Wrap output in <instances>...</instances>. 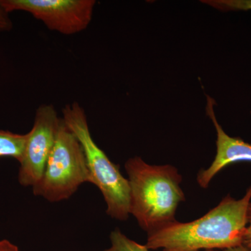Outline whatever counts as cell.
Segmentation results:
<instances>
[{
	"label": "cell",
	"mask_w": 251,
	"mask_h": 251,
	"mask_svg": "<svg viewBox=\"0 0 251 251\" xmlns=\"http://www.w3.org/2000/svg\"><path fill=\"white\" fill-rule=\"evenodd\" d=\"M251 202V186L244 197L227 195L202 217L188 223L175 221L148 234L150 251L221 250L242 245Z\"/></svg>",
	"instance_id": "1"
},
{
	"label": "cell",
	"mask_w": 251,
	"mask_h": 251,
	"mask_svg": "<svg viewBox=\"0 0 251 251\" xmlns=\"http://www.w3.org/2000/svg\"><path fill=\"white\" fill-rule=\"evenodd\" d=\"M125 170L130 184V214L144 231L150 234L176 221V209L186 198L182 176L175 167L148 164L135 156L127 160Z\"/></svg>",
	"instance_id": "2"
},
{
	"label": "cell",
	"mask_w": 251,
	"mask_h": 251,
	"mask_svg": "<svg viewBox=\"0 0 251 251\" xmlns=\"http://www.w3.org/2000/svg\"><path fill=\"white\" fill-rule=\"evenodd\" d=\"M63 121L78 140L90 171L92 183L99 188L106 203L107 214L126 221L130 215V189L128 179L120 166L110 161L91 135L85 110L77 102L67 104L62 110Z\"/></svg>",
	"instance_id": "3"
},
{
	"label": "cell",
	"mask_w": 251,
	"mask_h": 251,
	"mask_svg": "<svg viewBox=\"0 0 251 251\" xmlns=\"http://www.w3.org/2000/svg\"><path fill=\"white\" fill-rule=\"evenodd\" d=\"M85 183H92V179L83 150L61 119L53 148L33 193L50 202H60L72 197Z\"/></svg>",
	"instance_id": "4"
},
{
	"label": "cell",
	"mask_w": 251,
	"mask_h": 251,
	"mask_svg": "<svg viewBox=\"0 0 251 251\" xmlns=\"http://www.w3.org/2000/svg\"><path fill=\"white\" fill-rule=\"evenodd\" d=\"M8 13L22 11L41 21L50 30L73 35L92 21L95 0H0Z\"/></svg>",
	"instance_id": "5"
},
{
	"label": "cell",
	"mask_w": 251,
	"mask_h": 251,
	"mask_svg": "<svg viewBox=\"0 0 251 251\" xmlns=\"http://www.w3.org/2000/svg\"><path fill=\"white\" fill-rule=\"evenodd\" d=\"M60 122L55 108L50 104H43L36 110L34 125L28 133L25 151L20 163V184L34 188L41 181Z\"/></svg>",
	"instance_id": "6"
},
{
	"label": "cell",
	"mask_w": 251,
	"mask_h": 251,
	"mask_svg": "<svg viewBox=\"0 0 251 251\" xmlns=\"http://www.w3.org/2000/svg\"><path fill=\"white\" fill-rule=\"evenodd\" d=\"M214 105V100L208 97L206 112L215 126L217 140L214 161L207 169L202 170L198 174V184L202 188H207L213 178L226 167L237 162H251V144L241 138L229 136L224 131L216 120Z\"/></svg>",
	"instance_id": "7"
},
{
	"label": "cell",
	"mask_w": 251,
	"mask_h": 251,
	"mask_svg": "<svg viewBox=\"0 0 251 251\" xmlns=\"http://www.w3.org/2000/svg\"><path fill=\"white\" fill-rule=\"evenodd\" d=\"M28 140L27 134H17L0 130V157H12L19 163L22 161Z\"/></svg>",
	"instance_id": "8"
},
{
	"label": "cell",
	"mask_w": 251,
	"mask_h": 251,
	"mask_svg": "<svg viewBox=\"0 0 251 251\" xmlns=\"http://www.w3.org/2000/svg\"><path fill=\"white\" fill-rule=\"evenodd\" d=\"M111 245L103 251H150L146 245L132 240L119 228L112 231L110 235Z\"/></svg>",
	"instance_id": "9"
},
{
	"label": "cell",
	"mask_w": 251,
	"mask_h": 251,
	"mask_svg": "<svg viewBox=\"0 0 251 251\" xmlns=\"http://www.w3.org/2000/svg\"><path fill=\"white\" fill-rule=\"evenodd\" d=\"M223 11H248L251 10V0H218L202 1Z\"/></svg>",
	"instance_id": "10"
},
{
	"label": "cell",
	"mask_w": 251,
	"mask_h": 251,
	"mask_svg": "<svg viewBox=\"0 0 251 251\" xmlns=\"http://www.w3.org/2000/svg\"><path fill=\"white\" fill-rule=\"evenodd\" d=\"M13 27V23L9 13L0 3V31H9Z\"/></svg>",
	"instance_id": "11"
},
{
	"label": "cell",
	"mask_w": 251,
	"mask_h": 251,
	"mask_svg": "<svg viewBox=\"0 0 251 251\" xmlns=\"http://www.w3.org/2000/svg\"><path fill=\"white\" fill-rule=\"evenodd\" d=\"M242 244L251 251V202L248 209L247 226Z\"/></svg>",
	"instance_id": "12"
},
{
	"label": "cell",
	"mask_w": 251,
	"mask_h": 251,
	"mask_svg": "<svg viewBox=\"0 0 251 251\" xmlns=\"http://www.w3.org/2000/svg\"><path fill=\"white\" fill-rule=\"evenodd\" d=\"M0 251H21L17 246L7 239L0 240Z\"/></svg>",
	"instance_id": "13"
},
{
	"label": "cell",
	"mask_w": 251,
	"mask_h": 251,
	"mask_svg": "<svg viewBox=\"0 0 251 251\" xmlns=\"http://www.w3.org/2000/svg\"><path fill=\"white\" fill-rule=\"evenodd\" d=\"M204 251H251L249 249H248L245 246L239 245L237 247H234L232 248H228V249H221V250H209Z\"/></svg>",
	"instance_id": "14"
}]
</instances>
